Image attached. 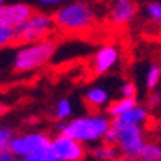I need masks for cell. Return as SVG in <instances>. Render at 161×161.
<instances>
[{"instance_id":"cell-1","label":"cell","mask_w":161,"mask_h":161,"mask_svg":"<svg viewBox=\"0 0 161 161\" xmlns=\"http://www.w3.org/2000/svg\"><path fill=\"white\" fill-rule=\"evenodd\" d=\"M110 127L112 120L107 114L94 112L76 117V119H71L68 122H59L58 123V131L86 145V143L102 142Z\"/></svg>"},{"instance_id":"cell-2","label":"cell","mask_w":161,"mask_h":161,"mask_svg":"<svg viewBox=\"0 0 161 161\" xmlns=\"http://www.w3.org/2000/svg\"><path fill=\"white\" fill-rule=\"evenodd\" d=\"M54 53L56 43L49 38L20 45L12 56V68L15 72H31L49 63Z\"/></svg>"},{"instance_id":"cell-3","label":"cell","mask_w":161,"mask_h":161,"mask_svg":"<svg viewBox=\"0 0 161 161\" xmlns=\"http://www.w3.org/2000/svg\"><path fill=\"white\" fill-rule=\"evenodd\" d=\"M53 17L58 30L64 33H84L94 26L97 13L86 2H71L58 8Z\"/></svg>"},{"instance_id":"cell-4","label":"cell","mask_w":161,"mask_h":161,"mask_svg":"<svg viewBox=\"0 0 161 161\" xmlns=\"http://www.w3.org/2000/svg\"><path fill=\"white\" fill-rule=\"evenodd\" d=\"M117 130V146L125 161H138L140 153L145 146V133L140 125H127V123H114Z\"/></svg>"},{"instance_id":"cell-5","label":"cell","mask_w":161,"mask_h":161,"mask_svg":"<svg viewBox=\"0 0 161 161\" xmlns=\"http://www.w3.org/2000/svg\"><path fill=\"white\" fill-rule=\"evenodd\" d=\"M56 28L54 17H49L48 13L33 12V15L17 26V43L26 45V43L46 40Z\"/></svg>"},{"instance_id":"cell-6","label":"cell","mask_w":161,"mask_h":161,"mask_svg":"<svg viewBox=\"0 0 161 161\" xmlns=\"http://www.w3.org/2000/svg\"><path fill=\"white\" fill-rule=\"evenodd\" d=\"M51 142H53V138H49L46 133H41V131L21 133V135H15V138L10 143L8 151H12L18 158H25V156L51 150Z\"/></svg>"},{"instance_id":"cell-7","label":"cell","mask_w":161,"mask_h":161,"mask_svg":"<svg viewBox=\"0 0 161 161\" xmlns=\"http://www.w3.org/2000/svg\"><path fill=\"white\" fill-rule=\"evenodd\" d=\"M51 151L63 161H84L87 151L84 143H80L74 138L64 133H58L51 142Z\"/></svg>"},{"instance_id":"cell-8","label":"cell","mask_w":161,"mask_h":161,"mask_svg":"<svg viewBox=\"0 0 161 161\" xmlns=\"http://www.w3.org/2000/svg\"><path fill=\"white\" fill-rule=\"evenodd\" d=\"M136 15L135 0H110L107 10V18L112 25L122 26L130 23Z\"/></svg>"},{"instance_id":"cell-9","label":"cell","mask_w":161,"mask_h":161,"mask_svg":"<svg viewBox=\"0 0 161 161\" xmlns=\"http://www.w3.org/2000/svg\"><path fill=\"white\" fill-rule=\"evenodd\" d=\"M119 58H120V51L115 45L100 46L91 61V69L94 74H99V76L105 74L119 63Z\"/></svg>"},{"instance_id":"cell-10","label":"cell","mask_w":161,"mask_h":161,"mask_svg":"<svg viewBox=\"0 0 161 161\" xmlns=\"http://www.w3.org/2000/svg\"><path fill=\"white\" fill-rule=\"evenodd\" d=\"M33 15V10L26 3H10L0 5V25L18 26Z\"/></svg>"},{"instance_id":"cell-11","label":"cell","mask_w":161,"mask_h":161,"mask_svg":"<svg viewBox=\"0 0 161 161\" xmlns=\"http://www.w3.org/2000/svg\"><path fill=\"white\" fill-rule=\"evenodd\" d=\"M150 119V114H148V107H143V105H135L133 108L127 110L125 114H122L119 117L112 119L114 123H127V125H140L143 127Z\"/></svg>"},{"instance_id":"cell-12","label":"cell","mask_w":161,"mask_h":161,"mask_svg":"<svg viewBox=\"0 0 161 161\" xmlns=\"http://www.w3.org/2000/svg\"><path fill=\"white\" fill-rule=\"evenodd\" d=\"M84 100L94 110H100L102 107H108V92L100 86H92L86 91Z\"/></svg>"},{"instance_id":"cell-13","label":"cell","mask_w":161,"mask_h":161,"mask_svg":"<svg viewBox=\"0 0 161 161\" xmlns=\"http://www.w3.org/2000/svg\"><path fill=\"white\" fill-rule=\"evenodd\" d=\"M120 156H122V153L119 150V146L105 143V142H102L100 145L94 146L91 150V158L94 161H110V159H117Z\"/></svg>"},{"instance_id":"cell-14","label":"cell","mask_w":161,"mask_h":161,"mask_svg":"<svg viewBox=\"0 0 161 161\" xmlns=\"http://www.w3.org/2000/svg\"><path fill=\"white\" fill-rule=\"evenodd\" d=\"M135 105H138L136 97H120V99H117V100L108 104L107 115L110 117V119H115V117L125 114L127 110H130V108H133Z\"/></svg>"},{"instance_id":"cell-15","label":"cell","mask_w":161,"mask_h":161,"mask_svg":"<svg viewBox=\"0 0 161 161\" xmlns=\"http://www.w3.org/2000/svg\"><path fill=\"white\" fill-rule=\"evenodd\" d=\"M138 161H161V143L158 142L145 143Z\"/></svg>"},{"instance_id":"cell-16","label":"cell","mask_w":161,"mask_h":161,"mask_svg":"<svg viewBox=\"0 0 161 161\" xmlns=\"http://www.w3.org/2000/svg\"><path fill=\"white\" fill-rule=\"evenodd\" d=\"M72 115V104H71V100L69 99H61V100H58V104L54 107V119L58 122H64V120H68L69 117Z\"/></svg>"},{"instance_id":"cell-17","label":"cell","mask_w":161,"mask_h":161,"mask_svg":"<svg viewBox=\"0 0 161 161\" xmlns=\"http://www.w3.org/2000/svg\"><path fill=\"white\" fill-rule=\"evenodd\" d=\"M12 45H17V26L0 25V46L7 48Z\"/></svg>"},{"instance_id":"cell-18","label":"cell","mask_w":161,"mask_h":161,"mask_svg":"<svg viewBox=\"0 0 161 161\" xmlns=\"http://www.w3.org/2000/svg\"><path fill=\"white\" fill-rule=\"evenodd\" d=\"M161 79V66L159 64H150L146 69V76H145V86L148 89H155Z\"/></svg>"},{"instance_id":"cell-19","label":"cell","mask_w":161,"mask_h":161,"mask_svg":"<svg viewBox=\"0 0 161 161\" xmlns=\"http://www.w3.org/2000/svg\"><path fill=\"white\" fill-rule=\"evenodd\" d=\"M145 15L153 23H161V2H150L145 5Z\"/></svg>"},{"instance_id":"cell-20","label":"cell","mask_w":161,"mask_h":161,"mask_svg":"<svg viewBox=\"0 0 161 161\" xmlns=\"http://www.w3.org/2000/svg\"><path fill=\"white\" fill-rule=\"evenodd\" d=\"M13 138H15V133H13V130L10 127L3 125L2 128H0V151L8 150Z\"/></svg>"},{"instance_id":"cell-21","label":"cell","mask_w":161,"mask_h":161,"mask_svg":"<svg viewBox=\"0 0 161 161\" xmlns=\"http://www.w3.org/2000/svg\"><path fill=\"white\" fill-rule=\"evenodd\" d=\"M20 161H63V159L58 158L51 150H46V151L36 153V155H30V156L20 158Z\"/></svg>"},{"instance_id":"cell-22","label":"cell","mask_w":161,"mask_h":161,"mask_svg":"<svg viewBox=\"0 0 161 161\" xmlns=\"http://www.w3.org/2000/svg\"><path fill=\"white\" fill-rule=\"evenodd\" d=\"M120 97H136V87L131 80H127L120 86Z\"/></svg>"},{"instance_id":"cell-23","label":"cell","mask_w":161,"mask_h":161,"mask_svg":"<svg viewBox=\"0 0 161 161\" xmlns=\"http://www.w3.org/2000/svg\"><path fill=\"white\" fill-rule=\"evenodd\" d=\"M159 104H161V94L159 92H151L146 97V107L148 108H156Z\"/></svg>"},{"instance_id":"cell-24","label":"cell","mask_w":161,"mask_h":161,"mask_svg":"<svg viewBox=\"0 0 161 161\" xmlns=\"http://www.w3.org/2000/svg\"><path fill=\"white\" fill-rule=\"evenodd\" d=\"M102 142H105V143H110V145H115L117 143V130H115V127L112 125L110 128H108V131L105 133V136H104V140Z\"/></svg>"},{"instance_id":"cell-25","label":"cell","mask_w":161,"mask_h":161,"mask_svg":"<svg viewBox=\"0 0 161 161\" xmlns=\"http://www.w3.org/2000/svg\"><path fill=\"white\" fill-rule=\"evenodd\" d=\"M0 161H20V158L7 150V151H0Z\"/></svg>"},{"instance_id":"cell-26","label":"cell","mask_w":161,"mask_h":161,"mask_svg":"<svg viewBox=\"0 0 161 161\" xmlns=\"http://www.w3.org/2000/svg\"><path fill=\"white\" fill-rule=\"evenodd\" d=\"M40 5H46V7H53V5H59L63 0H36Z\"/></svg>"},{"instance_id":"cell-27","label":"cell","mask_w":161,"mask_h":161,"mask_svg":"<svg viewBox=\"0 0 161 161\" xmlns=\"http://www.w3.org/2000/svg\"><path fill=\"white\" fill-rule=\"evenodd\" d=\"M110 161H125V159H120V158H117V159H110Z\"/></svg>"}]
</instances>
